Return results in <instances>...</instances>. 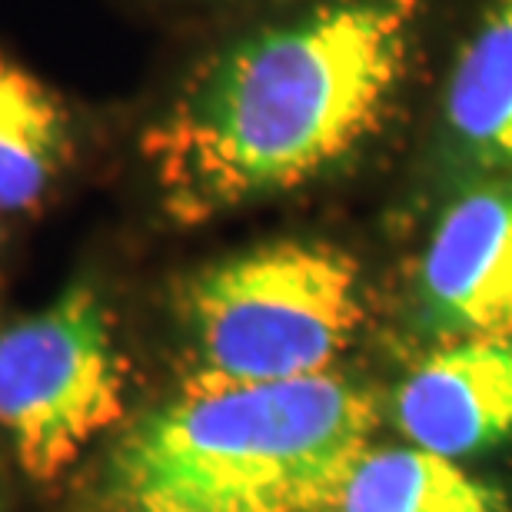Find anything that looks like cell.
<instances>
[{
    "instance_id": "6da1fadb",
    "label": "cell",
    "mask_w": 512,
    "mask_h": 512,
    "mask_svg": "<svg viewBox=\"0 0 512 512\" xmlns=\"http://www.w3.org/2000/svg\"><path fill=\"white\" fill-rule=\"evenodd\" d=\"M423 0H330L210 57L143 133L163 210L203 223L330 177L396 100Z\"/></svg>"
},
{
    "instance_id": "7a4b0ae2",
    "label": "cell",
    "mask_w": 512,
    "mask_h": 512,
    "mask_svg": "<svg viewBox=\"0 0 512 512\" xmlns=\"http://www.w3.org/2000/svg\"><path fill=\"white\" fill-rule=\"evenodd\" d=\"M373 426V396L336 373L193 376L124 436L114 476L140 512H330Z\"/></svg>"
},
{
    "instance_id": "3957f363",
    "label": "cell",
    "mask_w": 512,
    "mask_h": 512,
    "mask_svg": "<svg viewBox=\"0 0 512 512\" xmlns=\"http://www.w3.org/2000/svg\"><path fill=\"white\" fill-rule=\"evenodd\" d=\"M177 313L203 380L333 373L366 320L360 266L330 243H263L203 266Z\"/></svg>"
},
{
    "instance_id": "277c9868",
    "label": "cell",
    "mask_w": 512,
    "mask_h": 512,
    "mask_svg": "<svg viewBox=\"0 0 512 512\" xmlns=\"http://www.w3.org/2000/svg\"><path fill=\"white\" fill-rule=\"evenodd\" d=\"M124 356L90 283L0 333V429L34 479H54L124 416Z\"/></svg>"
},
{
    "instance_id": "5b68a950",
    "label": "cell",
    "mask_w": 512,
    "mask_h": 512,
    "mask_svg": "<svg viewBox=\"0 0 512 512\" xmlns=\"http://www.w3.org/2000/svg\"><path fill=\"white\" fill-rule=\"evenodd\" d=\"M426 340L512 333V170L463 180L433 223L413 276Z\"/></svg>"
},
{
    "instance_id": "8992f818",
    "label": "cell",
    "mask_w": 512,
    "mask_h": 512,
    "mask_svg": "<svg viewBox=\"0 0 512 512\" xmlns=\"http://www.w3.org/2000/svg\"><path fill=\"white\" fill-rule=\"evenodd\" d=\"M409 446L466 459L512 443V333L436 343L393 389Z\"/></svg>"
},
{
    "instance_id": "52a82bcc",
    "label": "cell",
    "mask_w": 512,
    "mask_h": 512,
    "mask_svg": "<svg viewBox=\"0 0 512 512\" xmlns=\"http://www.w3.org/2000/svg\"><path fill=\"white\" fill-rule=\"evenodd\" d=\"M439 163L459 183L512 170V0H493L443 94Z\"/></svg>"
},
{
    "instance_id": "ba28073f",
    "label": "cell",
    "mask_w": 512,
    "mask_h": 512,
    "mask_svg": "<svg viewBox=\"0 0 512 512\" xmlns=\"http://www.w3.org/2000/svg\"><path fill=\"white\" fill-rule=\"evenodd\" d=\"M330 512H506V499L459 459L370 443L346 469Z\"/></svg>"
},
{
    "instance_id": "9c48e42d",
    "label": "cell",
    "mask_w": 512,
    "mask_h": 512,
    "mask_svg": "<svg viewBox=\"0 0 512 512\" xmlns=\"http://www.w3.org/2000/svg\"><path fill=\"white\" fill-rule=\"evenodd\" d=\"M70 153V120L44 80L0 54V213L44 197Z\"/></svg>"
}]
</instances>
